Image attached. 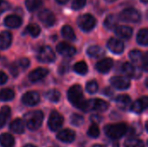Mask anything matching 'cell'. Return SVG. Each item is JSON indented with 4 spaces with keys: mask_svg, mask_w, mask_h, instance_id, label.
Listing matches in <instances>:
<instances>
[{
    "mask_svg": "<svg viewBox=\"0 0 148 147\" xmlns=\"http://www.w3.org/2000/svg\"><path fill=\"white\" fill-rule=\"evenodd\" d=\"M70 121L71 124L75 126H80L83 124L84 122V119L82 115H79L77 113H74L72 114L71 118H70Z\"/></svg>",
    "mask_w": 148,
    "mask_h": 147,
    "instance_id": "36",
    "label": "cell"
},
{
    "mask_svg": "<svg viewBox=\"0 0 148 147\" xmlns=\"http://www.w3.org/2000/svg\"><path fill=\"white\" fill-rule=\"evenodd\" d=\"M39 19L40 21L47 27L53 26L56 23V16L49 10H43L39 13Z\"/></svg>",
    "mask_w": 148,
    "mask_h": 147,
    "instance_id": "10",
    "label": "cell"
},
{
    "mask_svg": "<svg viewBox=\"0 0 148 147\" xmlns=\"http://www.w3.org/2000/svg\"><path fill=\"white\" fill-rule=\"evenodd\" d=\"M10 9V3L5 0H0V13H3Z\"/></svg>",
    "mask_w": 148,
    "mask_h": 147,
    "instance_id": "41",
    "label": "cell"
},
{
    "mask_svg": "<svg viewBox=\"0 0 148 147\" xmlns=\"http://www.w3.org/2000/svg\"><path fill=\"white\" fill-rule=\"evenodd\" d=\"M7 80H8V77H7V75L3 73V72H2V71H0V85H3V84H4L6 81H7Z\"/></svg>",
    "mask_w": 148,
    "mask_h": 147,
    "instance_id": "46",
    "label": "cell"
},
{
    "mask_svg": "<svg viewBox=\"0 0 148 147\" xmlns=\"http://www.w3.org/2000/svg\"><path fill=\"white\" fill-rule=\"evenodd\" d=\"M18 65H19L22 68L25 69V68H27L29 66V59H27V58H22V59L19 60Z\"/></svg>",
    "mask_w": 148,
    "mask_h": 147,
    "instance_id": "42",
    "label": "cell"
},
{
    "mask_svg": "<svg viewBox=\"0 0 148 147\" xmlns=\"http://www.w3.org/2000/svg\"><path fill=\"white\" fill-rule=\"evenodd\" d=\"M74 69L75 71L82 75H84L88 73V65L84 62H79L75 64L74 66Z\"/></svg>",
    "mask_w": 148,
    "mask_h": 147,
    "instance_id": "32",
    "label": "cell"
},
{
    "mask_svg": "<svg viewBox=\"0 0 148 147\" xmlns=\"http://www.w3.org/2000/svg\"><path fill=\"white\" fill-rule=\"evenodd\" d=\"M114 65V62L112 59L110 58H105V59H102L101 61H100L98 63H96V70L100 73H102V74H106V73H108L109 70L112 68Z\"/></svg>",
    "mask_w": 148,
    "mask_h": 147,
    "instance_id": "17",
    "label": "cell"
},
{
    "mask_svg": "<svg viewBox=\"0 0 148 147\" xmlns=\"http://www.w3.org/2000/svg\"><path fill=\"white\" fill-rule=\"evenodd\" d=\"M68 69H69V65H68V63H63V64L61 65V67H60V68H59V72H60L61 74H64L65 72L68 71Z\"/></svg>",
    "mask_w": 148,
    "mask_h": 147,
    "instance_id": "47",
    "label": "cell"
},
{
    "mask_svg": "<svg viewBox=\"0 0 148 147\" xmlns=\"http://www.w3.org/2000/svg\"><path fill=\"white\" fill-rule=\"evenodd\" d=\"M129 57L134 63H138V62H141L143 55L140 50H132L129 53Z\"/></svg>",
    "mask_w": 148,
    "mask_h": 147,
    "instance_id": "35",
    "label": "cell"
},
{
    "mask_svg": "<svg viewBox=\"0 0 148 147\" xmlns=\"http://www.w3.org/2000/svg\"><path fill=\"white\" fill-rule=\"evenodd\" d=\"M105 133L112 139H118L123 137L127 132V126L124 123L107 125L105 126Z\"/></svg>",
    "mask_w": 148,
    "mask_h": 147,
    "instance_id": "2",
    "label": "cell"
},
{
    "mask_svg": "<svg viewBox=\"0 0 148 147\" xmlns=\"http://www.w3.org/2000/svg\"><path fill=\"white\" fill-rule=\"evenodd\" d=\"M106 1H108V2H114V1H115V0H106Z\"/></svg>",
    "mask_w": 148,
    "mask_h": 147,
    "instance_id": "55",
    "label": "cell"
},
{
    "mask_svg": "<svg viewBox=\"0 0 148 147\" xmlns=\"http://www.w3.org/2000/svg\"><path fill=\"white\" fill-rule=\"evenodd\" d=\"M88 135L90 138H97L100 135V129L96 124H93L88 130Z\"/></svg>",
    "mask_w": 148,
    "mask_h": 147,
    "instance_id": "37",
    "label": "cell"
},
{
    "mask_svg": "<svg viewBox=\"0 0 148 147\" xmlns=\"http://www.w3.org/2000/svg\"><path fill=\"white\" fill-rule=\"evenodd\" d=\"M119 18L123 22L138 23L140 20V14L137 10L129 8V9H126L122 10L119 16Z\"/></svg>",
    "mask_w": 148,
    "mask_h": 147,
    "instance_id": "6",
    "label": "cell"
},
{
    "mask_svg": "<svg viewBox=\"0 0 148 147\" xmlns=\"http://www.w3.org/2000/svg\"><path fill=\"white\" fill-rule=\"evenodd\" d=\"M6 118H5V116L0 112V128L1 127H3V126H4V124H5V121H6Z\"/></svg>",
    "mask_w": 148,
    "mask_h": 147,
    "instance_id": "48",
    "label": "cell"
},
{
    "mask_svg": "<svg viewBox=\"0 0 148 147\" xmlns=\"http://www.w3.org/2000/svg\"><path fill=\"white\" fill-rule=\"evenodd\" d=\"M40 101V96L36 92L31 91L24 94L22 97V101L24 105L29 107H33L38 104Z\"/></svg>",
    "mask_w": 148,
    "mask_h": 147,
    "instance_id": "11",
    "label": "cell"
},
{
    "mask_svg": "<svg viewBox=\"0 0 148 147\" xmlns=\"http://www.w3.org/2000/svg\"><path fill=\"white\" fill-rule=\"evenodd\" d=\"M12 41V36L9 31H3L0 34V49H7Z\"/></svg>",
    "mask_w": 148,
    "mask_h": 147,
    "instance_id": "21",
    "label": "cell"
},
{
    "mask_svg": "<svg viewBox=\"0 0 148 147\" xmlns=\"http://www.w3.org/2000/svg\"><path fill=\"white\" fill-rule=\"evenodd\" d=\"M10 128L12 132L18 133V134H21L24 132V123L22 120L16 119L10 123Z\"/></svg>",
    "mask_w": 148,
    "mask_h": 147,
    "instance_id": "24",
    "label": "cell"
},
{
    "mask_svg": "<svg viewBox=\"0 0 148 147\" xmlns=\"http://www.w3.org/2000/svg\"><path fill=\"white\" fill-rule=\"evenodd\" d=\"M125 146L126 147H145V145L143 143L142 140L136 139L134 137H130L129 139H127L126 143H125Z\"/></svg>",
    "mask_w": 148,
    "mask_h": 147,
    "instance_id": "30",
    "label": "cell"
},
{
    "mask_svg": "<svg viewBox=\"0 0 148 147\" xmlns=\"http://www.w3.org/2000/svg\"><path fill=\"white\" fill-rule=\"evenodd\" d=\"M148 105V98L147 96H144L138 101H136L132 106H131V110L132 112L135 113H142L145 109H147Z\"/></svg>",
    "mask_w": 148,
    "mask_h": 147,
    "instance_id": "18",
    "label": "cell"
},
{
    "mask_svg": "<svg viewBox=\"0 0 148 147\" xmlns=\"http://www.w3.org/2000/svg\"><path fill=\"white\" fill-rule=\"evenodd\" d=\"M57 139L64 143H71L75 139V133L74 131L70 129H65L58 133L56 136Z\"/></svg>",
    "mask_w": 148,
    "mask_h": 147,
    "instance_id": "16",
    "label": "cell"
},
{
    "mask_svg": "<svg viewBox=\"0 0 148 147\" xmlns=\"http://www.w3.org/2000/svg\"><path fill=\"white\" fill-rule=\"evenodd\" d=\"M56 49H57L58 53H60L61 55H62L64 56H73L76 53V49L75 47H73L72 45L69 44L68 42H60L56 46Z\"/></svg>",
    "mask_w": 148,
    "mask_h": 147,
    "instance_id": "12",
    "label": "cell"
},
{
    "mask_svg": "<svg viewBox=\"0 0 148 147\" xmlns=\"http://www.w3.org/2000/svg\"><path fill=\"white\" fill-rule=\"evenodd\" d=\"M115 33L121 38L129 39L133 35V29H132V28H130L128 26L121 25V26L115 28Z\"/></svg>",
    "mask_w": 148,
    "mask_h": 147,
    "instance_id": "20",
    "label": "cell"
},
{
    "mask_svg": "<svg viewBox=\"0 0 148 147\" xmlns=\"http://www.w3.org/2000/svg\"><path fill=\"white\" fill-rule=\"evenodd\" d=\"M92 147H105V146H101V145H95V146H93Z\"/></svg>",
    "mask_w": 148,
    "mask_h": 147,
    "instance_id": "53",
    "label": "cell"
},
{
    "mask_svg": "<svg viewBox=\"0 0 148 147\" xmlns=\"http://www.w3.org/2000/svg\"><path fill=\"white\" fill-rule=\"evenodd\" d=\"M26 32H28L33 37H36V36H39V34L41 32V29H40V28H39L38 25H36L35 23H31V24H29V25L27 26Z\"/></svg>",
    "mask_w": 148,
    "mask_h": 147,
    "instance_id": "34",
    "label": "cell"
},
{
    "mask_svg": "<svg viewBox=\"0 0 148 147\" xmlns=\"http://www.w3.org/2000/svg\"><path fill=\"white\" fill-rule=\"evenodd\" d=\"M77 23L78 26L83 31H90L95 28L96 24V20L90 14H83L81 16H79L77 20Z\"/></svg>",
    "mask_w": 148,
    "mask_h": 147,
    "instance_id": "5",
    "label": "cell"
},
{
    "mask_svg": "<svg viewBox=\"0 0 148 147\" xmlns=\"http://www.w3.org/2000/svg\"><path fill=\"white\" fill-rule=\"evenodd\" d=\"M63 124V118L62 116L56 111H53L50 113L49 119V126L50 130L52 131H56Z\"/></svg>",
    "mask_w": 148,
    "mask_h": 147,
    "instance_id": "8",
    "label": "cell"
},
{
    "mask_svg": "<svg viewBox=\"0 0 148 147\" xmlns=\"http://www.w3.org/2000/svg\"><path fill=\"white\" fill-rule=\"evenodd\" d=\"M86 2H87V0H73L72 8L75 10H81L82 8L84 7V5L86 4Z\"/></svg>",
    "mask_w": 148,
    "mask_h": 147,
    "instance_id": "39",
    "label": "cell"
},
{
    "mask_svg": "<svg viewBox=\"0 0 148 147\" xmlns=\"http://www.w3.org/2000/svg\"><path fill=\"white\" fill-rule=\"evenodd\" d=\"M62 36L69 41H74L75 39V35L74 32V29L69 25H65L62 29Z\"/></svg>",
    "mask_w": 148,
    "mask_h": 147,
    "instance_id": "27",
    "label": "cell"
},
{
    "mask_svg": "<svg viewBox=\"0 0 148 147\" xmlns=\"http://www.w3.org/2000/svg\"><path fill=\"white\" fill-rule=\"evenodd\" d=\"M117 23H118V18L115 15H109L108 16H107V18L104 21L105 27L109 30L114 29L117 27Z\"/></svg>",
    "mask_w": 148,
    "mask_h": 147,
    "instance_id": "26",
    "label": "cell"
},
{
    "mask_svg": "<svg viewBox=\"0 0 148 147\" xmlns=\"http://www.w3.org/2000/svg\"><path fill=\"white\" fill-rule=\"evenodd\" d=\"M0 144L3 147H13L15 146V139L10 133H3L0 135Z\"/></svg>",
    "mask_w": 148,
    "mask_h": 147,
    "instance_id": "23",
    "label": "cell"
},
{
    "mask_svg": "<svg viewBox=\"0 0 148 147\" xmlns=\"http://www.w3.org/2000/svg\"><path fill=\"white\" fill-rule=\"evenodd\" d=\"M103 94L105 95H111V94H113V91L110 88H106V89H104Z\"/></svg>",
    "mask_w": 148,
    "mask_h": 147,
    "instance_id": "50",
    "label": "cell"
},
{
    "mask_svg": "<svg viewBox=\"0 0 148 147\" xmlns=\"http://www.w3.org/2000/svg\"><path fill=\"white\" fill-rule=\"evenodd\" d=\"M111 84L117 89H127L130 87V81L126 77L114 76L110 80Z\"/></svg>",
    "mask_w": 148,
    "mask_h": 147,
    "instance_id": "13",
    "label": "cell"
},
{
    "mask_svg": "<svg viewBox=\"0 0 148 147\" xmlns=\"http://www.w3.org/2000/svg\"><path fill=\"white\" fill-rule=\"evenodd\" d=\"M10 72H11V74L13 75V76H16L17 74H18L16 66V65H12V66H10Z\"/></svg>",
    "mask_w": 148,
    "mask_h": 147,
    "instance_id": "49",
    "label": "cell"
},
{
    "mask_svg": "<svg viewBox=\"0 0 148 147\" xmlns=\"http://www.w3.org/2000/svg\"><path fill=\"white\" fill-rule=\"evenodd\" d=\"M4 24L8 28H11V29L18 28L22 24V19L16 15H10L5 17Z\"/></svg>",
    "mask_w": 148,
    "mask_h": 147,
    "instance_id": "19",
    "label": "cell"
},
{
    "mask_svg": "<svg viewBox=\"0 0 148 147\" xmlns=\"http://www.w3.org/2000/svg\"><path fill=\"white\" fill-rule=\"evenodd\" d=\"M15 94L11 89L9 88H3L0 90V101H9L14 99Z\"/></svg>",
    "mask_w": 148,
    "mask_h": 147,
    "instance_id": "29",
    "label": "cell"
},
{
    "mask_svg": "<svg viewBox=\"0 0 148 147\" xmlns=\"http://www.w3.org/2000/svg\"><path fill=\"white\" fill-rule=\"evenodd\" d=\"M46 98L49 101H52V102H57L59 101L60 98H61V94L59 91L56 90V89H52V90H49L45 94Z\"/></svg>",
    "mask_w": 148,
    "mask_h": 147,
    "instance_id": "31",
    "label": "cell"
},
{
    "mask_svg": "<svg viewBox=\"0 0 148 147\" xmlns=\"http://www.w3.org/2000/svg\"><path fill=\"white\" fill-rule=\"evenodd\" d=\"M37 59L41 62L44 63H49L55 61L56 59V55L53 51V49L49 47V46H44L42 47L37 54Z\"/></svg>",
    "mask_w": 148,
    "mask_h": 147,
    "instance_id": "7",
    "label": "cell"
},
{
    "mask_svg": "<svg viewBox=\"0 0 148 147\" xmlns=\"http://www.w3.org/2000/svg\"><path fill=\"white\" fill-rule=\"evenodd\" d=\"M86 90L89 94H95L98 90V84L95 81H90L86 85Z\"/></svg>",
    "mask_w": 148,
    "mask_h": 147,
    "instance_id": "38",
    "label": "cell"
},
{
    "mask_svg": "<svg viewBox=\"0 0 148 147\" xmlns=\"http://www.w3.org/2000/svg\"><path fill=\"white\" fill-rule=\"evenodd\" d=\"M90 120L91 121L94 122V124H97V123H101V121L102 120V118L98 114H95L90 117Z\"/></svg>",
    "mask_w": 148,
    "mask_h": 147,
    "instance_id": "45",
    "label": "cell"
},
{
    "mask_svg": "<svg viewBox=\"0 0 148 147\" xmlns=\"http://www.w3.org/2000/svg\"><path fill=\"white\" fill-rule=\"evenodd\" d=\"M129 133H130V134L132 136H138V135H140V133H141V127H140V126L139 124L133 125L132 127H131V129H130V132Z\"/></svg>",
    "mask_w": 148,
    "mask_h": 147,
    "instance_id": "40",
    "label": "cell"
},
{
    "mask_svg": "<svg viewBox=\"0 0 148 147\" xmlns=\"http://www.w3.org/2000/svg\"><path fill=\"white\" fill-rule=\"evenodd\" d=\"M115 102L120 108L125 110L130 107L131 98L127 94H121V95H119L115 98Z\"/></svg>",
    "mask_w": 148,
    "mask_h": 147,
    "instance_id": "22",
    "label": "cell"
},
{
    "mask_svg": "<svg viewBox=\"0 0 148 147\" xmlns=\"http://www.w3.org/2000/svg\"><path fill=\"white\" fill-rule=\"evenodd\" d=\"M88 55L90 57H94V58H100L101 56L104 55L105 51L99 46H91L88 49L87 51Z\"/></svg>",
    "mask_w": 148,
    "mask_h": 147,
    "instance_id": "25",
    "label": "cell"
},
{
    "mask_svg": "<svg viewBox=\"0 0 148 147\" xmlns=\"http://www.w3.org/2000/svg\"><path fill=\"white\" fill-rule=\"evenodd\" d=\"M48 74H49L48 69L43 68H38L34 69L32 72L29 73V79L32 82H36V81H39L42 80L44 77H46V75Z\"/></svg>",
    "mask_w": 148,
    "mask_h": 147,
    "instance_id": "14",
    "label": "cell"
},
{
    "mask_svg": "<svg viewBox=\"0 0 148 147\" xmlns=\"http://www.w3.org/2000/svg\"><path fill=\"white\" fill-rule=\"evenodd\" d=\"M68 98H69V101H70V103L72 105H74L75 107H77L81 110L83 109L86 101L84 100L82 89L81 86L75 85V86L71 87L68 92Z\"/></svg>",
    "mask_w": 148,
    "mask_h": 147,
    "instance_id": "1",
    "label": "cell"
},
{
    "mask_svg": "<svg viewBox=\"0 0 148 147\" xmlns=\"http://www.w3.org/2000/svg\"><path fill=\"white\" fill-rule=\"evenodd\" d=\"M23 147H36V146H33V145H26V146H24Z\"/></svg>",
    "mask_w": 148,
    "mask_h": 147,
    "instance_id": "52",
    "label": "cell"
},
{
    "mask_svg": "<svg viewBox=\"0 0 148 147\" xmlns=\"http://www.w3.org/2000/svg\"><path fill=\"white\" fill-rule=\"evenodd\" d=\"M108 48L114 54H121L124 50V43L116 38H111L108 42Z\"/></svg>",
    "mask_w": 148,
    "mask_h": 147,
    "instance_id": "15",
    "label": "cell"
},
{
    "mask_svg": "<svg viewBox=\"0 0 148 147\" xmlns=\"http://www.w3.org/2000/svg\"><path fill=\"white\" fill-rule=\"evenodd\" d=\"M1 113L5 116L6 119H8L10 116V108L9 107H3L1 109Z\"/></svg>",
    "mask_w": 148,
    "mask_h": 147,
    "instance_id": "44",
    "label": "cell"
},
{
    "mask_svg": "<svg viewBox=\"0 0 148 147\" xmlns=\"http://www.w3.org/2000/svg\"><path fill=\"white\" fill-rule=\"evenodd\" d=\"M122 69H123V72L127 76H129L130 78H134V79L140 78L142 74L141 70L138 67L129 62H125L122 66Z\"/></svg>",
    "mask_w": 148,
    "mask_h": 147,
    "instance_id": "9",
    "label": "cell"
},
{
    "mask_svg": "<svg viewBox=\"0 0 148 147\" xmlns=\"http://www.w3.org/2000/svg\"><path fill=\"white\" fill-rule=\"evenodd\" d=\"M141 62H142V68L145 71H147L148 70V56L147 54L146 53L145 55L142 57V60H141Z\"/></svg>",
    "mask_w": 148,
    "mask_h": 147,
    "instance_id": "43",
    "label": "cell"
},
{
    "mask_svg": "<svg viewBox=\"0 0 148 147\" xmlns=\"http://www.w3.org/2000/svg\"><path fill=\"white\" fill-rule=\"evenodd\" d=\"M25 4L28 10L34 11L42 5V0H26Z\"/></svg>",
    "mask_w": 148,
    "mask_h": 147,
    "instance_id": "33",
    "label": "cell"
},
{
    "mask_svg": "<svg viewBox=\"0 0 148 147\" xmlns=\"http://www.w3.org/2000/svg\"><path fill=\"white\" fill-rule=\"evenodd\" d=\"M24 120L29 130L36 131L42 126L43 120V113L41 111L30 112L25 115Z\"/></svg>",
    "mask_w": 148,
    "mask_h": 147,
    "instance_id": "3",
    "label": "cell"
},
{
    "mask_svg": "<svg viewBox=\"0 0 148 147\" xmlns=\"http://www.w3.org/2000/svg\"><path fill=\"white\" fill-rule=\"evenodd\" d=\"M137 42L139 44L147 46L148 44V30L147 29H142L137 35Z\"/></svg>",
    "mask_w": 148,
    "mask_h": 147,
    "instance_id": "28",
    "label": "cell"
},
{
    "mask_svg": "<svg viewBox=\"0 0 148 147\" xmlns=\"http://www.w3.org/2000/svg\"><path fill=\"white\" fill-rule=\"evenodd\" d=\"M108 108V103L103 100L100 99H94L86 101L82 111L89 112V111H98V112H104Z\"/></svg>",
    "mask_w": 148,
    "mask_h": 147,
    "instance_id": "4",
    "label": "cell"
},
{
    "mask_svg": "<svg viewBox=\"0 0 148 147\" xmlns=\"http://www.w3.org/2000/svg\"><path fill=\"white\" fill-rule=\"evenodd\" d=\"M140 1H141V2H143L144 3H147V0H140Z\"/></svg>",
    "mask_w": 148,
    "mask_h": 147,
    "instance_id": "54",
    "label": "cell"
},
{
    "mask_svg": "<svg viewBox=\"0 0 148 147\" xmlns=\"http://www.w3.org/2000/svg\"><path fill=\"white\" fill-rule=\"evenodd\" d=\"M68 1H69V0H56V2H57L58 3H60V4H65V3H68Z\"/></svg>",
    "mask_w": 148,
    "mask_h": 147,
    "instance_id": "51",
    "label": "cell"
}]
</instances>
